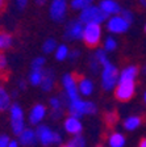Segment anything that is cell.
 Segmentation results:
<instances>
[{"label": "cell", "instance_id": "33", "mask_svg": "<svg viewBox=\"0 0 146 147\" xmlns=\"http://www.w3.org/2000/svg\"><path fill=\"white\" fill-rule=\"evenodd\" d=\"M5 68H7V58L5 55L0 53V72H3Z\"/></svg>", "mask_w": 146, "mask_h": 147}, {"label": "cell", "instance_id": "44", "mask_svg": "<svg viewBox=\"0 0 146 147\" xmlns=\"http://www.w3.org/2000/svg\"><path fill=\"white\" fill-rule=\"evenodd\" d=\"M143 97H145V102H146V92H145V95H143Z\"/></svg>", "mask_w": 146, "mask_h": 147}, {"label": "cell", "instance_id": "6", "mask_svg": "<svg viewBox=\"0 0 146 147\" xmlns=\"http://www.w3.org/2000/svg\"><path fill=\"white\" fill-rule=\"evenodd\" d=\"M11 126L15 135H20V133L25 129L24 112L18 104L11 105Z\"/></svg>", "mask_w": 146, "mask_h": 147}, {"label": "cell", "instance_id": "29", "mask_svg": "<svg viewBox=\"0 0 146 147\" xmlns=\"http://www.w3.org/2000/svg\"><path fill=\"white\" fill-rule=\"evenodd\" d=\"M94 58L97 61V63L104 66V64L108 63V58H107V54H105V50L104 49H99L96 50V53L94 54Z\"/></svg>", "mask_w": 146, "mask_h": 147}, {"label": "cell", "instance_id": "37", "mask_svg": "<svg viewBox=\"0 0 146 147\" xmlns=\"http://www.w3.org/2000/svg\"><path fill=\"white\" fill-rule=\"evenodd\" d=\"M78 57H79V51L78 50H73V51L69 53V58L70 59H76Z\"/></svg>", "mask_w": 146, "mask_h": 147}, {"label": "cell", "instance_id": "8", "mask_svg": "<svg viewBox=\"0 0 146 147\" xmlns=\"http://www.w3.org/2000/svg\"><path fill=\"white\" fill-rule=\"evenodd\" d=\"M49 13L53 21H63L67 13V0H52L49 7Z\"/></svg>", "mask_w": 146, "mask_h": 147}, {"label": "cell", "instance_id": "25", "mask_svg": "<svg viewBox=\"0 0 146 147\" xmlns=\"http://www.w3.org/2000/svg\"><path fill=\"white\" fill-rule=\"evenodd\" d=\"M92 3H94V0H71L70 7L75 11H82L86 7L91 5Z\"/></svg>", "mask_w": 146, "mask_h": 147}, {"label": "cell", "instance_id": "31", "mask_svg": "<svg viewBox=\"0 0 146 147\" xmlns=\"http://www.w3.org/2000/svg\"><path fill=\"white\" fill-rule=\"evenodd\" d=\"M120 13H121V16H122V17H124L128 22H130V24L133 22V20H134V15H133V12H132L130 9H122V11H121Z\"/></svg>", "mask_w": 146, "mask_h": 147}, {"label": "cell", "instance_id": "5", "mask_svg": "<svg viewBox=\"0 0 146 147\" xmlns=\"http://www.w3.org/2000/svg\"><path fill=\"white\" fill-rule=\"evenodd\" d=\"M37 139L40 141V143L42 146H50V144H57L61 142V135L57 131H53L52 129L49 126H45V125H41L37 127Z\"/></svg>", "mask_w": 146, "mask_h": 147}, {"label": "cell", "instance_id": "3", "mask_svg": "<svg viewBox=\"0 0 146 147\" xmlns=\"http://www.w3.org/2000/svg\"><path fill=\"white\" fill-rule=\"evenodd\" d=\"M120 74L115 64L108 63L103 66V72H101V87L104 91H112L119 82Z\"/></svg>", "mask_w": 146, "mask_h": 147}, {"label": "cell", "instance_id": "17", "mask_svg": "<svg viewBox=\"0 0 146 147\" xmlns=\"http://www.w3.org/2000/svg\"><path fill=\"white\" fill-rule=\"evenodd\" d=\"M78 91L82 93L83 96H90L94 91V83L87 78H80L78 80Z\"/></svg>", "mask_w": 146, "mask_h": 147}, {"label": "cell", "instance_id": "11", "mask_svg": "<svg viewBox=\"0 0 146 147\" xmlns=\"http://www.w3.org/2000/svg\"><path fill=\"white\" fill-rule=\"evenodd\" d=\"M83 30H84V24L80 20H73L67 24L65 37L67 40H82L83 38Z\"/></svg>", "mask_w": 146, "mask_h": 147}, {"label": "cell", "instance_id": "27", "mask_svg": "<svg viewBox=\"0 0 146 147\" xmlns=\"http://www.w3.org/2000/svg\"><path fill=\"white\" fill-rule=\"evenodd\" d=\"M55 49H57V42H55L54 38L46 40L42 45V51L45 53V54H50V53L55 51Z\"/></svg>", "mask_w": 146, "mask_h": 147}, {"label": "cell", "instance_id": "34", "mask_svg": "<svg viewBox=\"0 0 146 147\" xmlns=\"http://www.w3.org/2000/svg\"><path fill=\"white\" fill-rule=\"evenodd\" d=\"M9 142L11 141L8 135H0V147H8Z\"/></svg>", "mask_w": 146, "mask_h": 147}, {"label": "cell", "instance_id": "19", "mask_svg": "<svg viewBox=\"0 0 146 147\" xmlns=\"http://www.w3.org/2000/svg\"><path fill=\"white\" fill-rule=\"evenodd\" d=\"M8 108H11V96L7 89L0 84V112H4Z\"/></svg>", "mask_w": 146, "mask_h": 147}, {"label": "cell", "instance_id": "47", "mask_svg": "<svg viewBox=\"0 0 146 147\" xmlns=\"http://www.w3.org/2000/svg\"><path fill=\"white\" fill-rule=\"evenodd\" d=\"M145 74H146V67H145Z\"/></svg>", "mask_w": 146, "mask_h": 147}, {"label": "cell", "instance_id": "4", "mask_svg": "<svg viewBox=\"0 0 146 147\" xmlns=\"http://www.w3.org/2000/svg\"><path fill=\"white\" fill-rule=\"evenodd\" d=\"M83 41L88 47H95L100 43L101 40V26L100 24H84V30H83Z\"/></svg>", "mask_w": 146, "mask_h": 147}, {"label": "cell", "instance_id": "30", "mask_svg": "<svg viewBox=\"0 0 146 147\" xmlns=\"http://www.w3.org/2000/svg\"><path fill=\"white\" fill-rule=\"evenodd\" d=\"M116 49H117V41L113 37H108L104 42V50L105 51H113Z\"/></svg>", "mask_w": 146, "mask_h": 147}, {"label": "cell", "instance_id": "24", "mask_svg": "<svg viewBox=\"0 0 146 147\" xmlns=\"http://www.w3.org/2000/svg\"><path fill=\"white\" fill-rule=\"evenodd\" d=\"M13 43L12 36L7 32L0 30V51H4V50L9 49Z\"/></svg>", "mask_w": 146, "mask_h": 147}, {"label": "cell", "instance_id": "21", "mask_svg": "<svg viewBox=\"0 0 146 147\" xmlns=\"http://www.w3.org/2000/svg\"><path fill=\"white\" fill-rule=\"evenodd\" d=\"M43 72L45 71L42 68H32L31 74H29V83L32 86H40L43 78Z\"/></svg>", "mask_w": 146, "mask_h": 147}, {"label": "cell", "instance_id": "13", "mask_svg": "<svg viewBox=\"0 0 146 147\" xmlns=\"http://www.w3.org/2000/svg\"><path fill=\"white\" fill-rule=\"evenodd\" d=\"M99 7L101 8L104 13L107 16H113V15H119L121 12V7L116 0H101Z\"/></svg>", "mask_w": 146, "mask_h": 147}, {"label": "cell", "instance_id": "32", "mask_svg": "<svg viewBox=\"0 0 146 147\" xmlns=\"http://www.w3.org/2000/svg\"><path fill=\"white\" fill-rule=\"evenodd\" d=\"M43 64H45V58L38 57V58H36L32 62V68H42Z\"/></svg>", "mask_w": 146, "mask_h": 147}, {"label": "cell", "instance_id": "16", "mask_svg": "<svg viewBox=\"0 0 146 147\" xmlns=\"http://www.w3.org/2000/svg\"><path fill=\"white\" fill-rule=\"evenodd\" d=\"M50 107H52V118L58 119L63 116V100L59 97L50 98Z\"/></svg>", "mask_w": 146, "mask_h": 147}, {"label": "cell", "instance_id": "15", "mask_svg": "<svg viewBox=\"0 0 146 147\" xmlns=\"http://www.w3.org/2000/svg\"><path fill=\"white\" fill-rule=\"evenodd\" d=\"M65 129H66V131L69 133V134L76 135V134H80L83 126H82V122L79 121V118L70 116L65 121Z\"/></svg>", "mask_w": 146, "mask_h": 147}, {"label": "cell", "instance_id": "40", "mask_svg": "<svg viewBox=\"0 0 146 147\" xmlns=\"http://www.w3.org/2000/svg\"><path fill=\"white\" fill-rule=\"evenodd\" d=\"M138 3H140V5L142 7V8L146 9V0H138Z\"/></svg>", "mask_w": 146, "mask_h": 147}, {"label": "cell", "instance_id": "2", "mask_svg": "<svg viewBox=\"0 0 146 147\" xmlns=\"http://www.w3.org/2000/svg\"><path fill=\"white\" fill-rule=\"evenodd\" d=\"M108 16L101 11V8L99 5H91L86 7L84 9L80 11L79 15V20L83 22V24H90V22H95V24H101L107 20Z\"/></svg>", "mask_w": 146, "mask_h": 147}, {"label": "cell", "instance_id": "28", "mask_svg": "<svg viewBox=\"0 0 146 147\" xmlns=\"http://www.w3.org/2000/svg\"><path fill=\"white\" fill-rule=\"evenodd\" d=\"M70 147H86V139L84 137H82L80 134H76L73 137L70 142H69Z\"/></svg>", "mask_w": 146, "mask_h": 147}, {"label": "cell", "instance_id": "26", "mask_svg": "<svg viewBox=\"0 0 146 147\" xmlns=\"http://www.w3.org/2000/svg\"><path fill=\"white\" fill-rule=\"evenodd\" d=\"M69 47L66 45H59L55 49V58L57 61H65L66 58H69Z\"/></svg>", "mask_w": 146, "mask_h": 147}, {"label": "cell", "instance_id": "12", "mask_svg": "<svg viewBox=\"0 0 146 147\" xmlns=\"http://www.w3.org/2000/svg\"><path fill=\"white\" fill-rule=\"evenodd\" d=\"M45 116H46V107L42 104H37L29 112V122L32 125H38L45 118Z\"/></svg>", "mask_w": 146, "mask_h": 147}, {"label": "cell", "instance_id": "9", "mask_svg": "<svg viewBox=\"0 0 146 147\" xmlns=\"http://www.w3.org/2000/svg\"><path fill=\"white\" fill-rule=\"evenodd\" d=\"M134 80H119V86L116 88V98L120 101H128L134 95Z\"/></svg>", "mask_w": 146, "mask_h": 147}, {"label": "cell", "instance_id": "43", "mask_svg": "<svg viewBox=\"0 0 146 147\" xmlns=\"http://www.w3.org/2000/svg\"><path fill=\"white\" fill-rule=\"evenodd\" d=\"M18 86H20V88L21 89H25V82H20L18 83Z\"/></svg>", "mask_w": 146, "mask_h": 147}, {"label": "cell", "instance_id": "35", "mask_svg": "<svg viewBox=\"0 0 146 147\" xmlns=\"http://www.w3.org/2000/svg\"><path fill=\"white\" fill-rule=\"evenodd\" d=\"M107 121L109 123H115L116 121H117V116H116L115 113H112V114H107Z\"/></svg>", "mask_w": 146, "mask_h": 147}, {"label": "cell", "instance_id": "10", "mask_svg": "<svg viewBox=\"0 0 146 147\" xmlns=\"http://www.w3.org/2000/svg\"><path fill=\"white\" fill-rule=\"evenodd\" d=\"M62 86L65 88V93H66L69 101L74 100V98H78V79L75 78V75H71V74H66L63 78H62Z\"/></svg>", "mask_w": 146, "mask_h": 147}, {"label": "cell", "instance_id": "38", "mask_svg": "<svg viewBox=\"0 0 146 147\" xmlns=\"http://www.w3.org/2000/svg\"><path fill=\"white\" fill-rule=\"evenodd\" d=\"M8 147H18V143L16 141H11L8 144Z\"/></svg>", "mask_w": 146, "mask_h": 147}, {"label": "cell", "instance_id": "46", "mask_svg": "<svg viewBox=\"0 0 146 147\" xmlns=\"http://www.w3.org/2000/svg\"><path fill=\"white\" fill-rule=\"evenodd\" d=\"M145 32H146V24H145Z\"/></svg>", "mask_w": 146, "mask_h": 147}, {"label": "cell", "instance_id": "18", "mask_svg": "<svg viewBox=\"0 0 146 147\" xmlns=\"http://www.w3.org/2000/svg\"><path fill=\"white\" fill-rule=\"evenodd\" d=\"M40 86L42 88V91H45V92L52 91L53 87H54V74H53V71L48 70L43 72V78H42V82H41Z\"/></svg>", "mask_w": 146, "mask_h": 147}, {"label": "cell", "instance_id": "23", "mask_svg": "<svg viewBox=\"0 0 146 147\" xmlns=\"http://www.w3.org/2000/svg\"><path fill=\"white\" fill-rule=\"evenodd\" d=\"M141 122H142V118L140 116H130L129 118L125 119L124 127L126 130H129V131H133V130H136L141 125Z\"/></svg>", "mask_w": 146, "mask_h": 147}, {"label": "cell", "instance_id": "7", "mask_svg": "<svg viewBox=\"0 0 146 147\" xmlns=\"http://www.w3.org/2000/svg\"><path fill=\"white\" fill-rule=\"evenodd\" d=\"M129 26H130V22L126 21L120 13L111 16V18H108V22H107V29L113 34L125 33V32H128Z\"/></svg>", "mask_w": 146, "mask_h": 147}, {"label": "cell", "instance_id": "42", "mask_svg": "<svg viewBox=\"0 0 146 147\" xmlns=\"http://www.w3.org/2000/svg\"><path fill=\"white\" fill-rule=\"evenodd\" d=\"M4 5H5V0H0V11L4 8Z\"/></svg>", "mask_w": 146, "mask_h": 147}, {"label": "cell", "instance_id": "14", "mask_svg": "<svg viewBox=\"0 0 146 147\" xmlns=\"http://www.w3.org/2000/svg\"><path fill=\"white\" fill-rule=\"evenodd\" d=\"M18 142L25 147H32L36 144L37 142V134L36 131H33L32 129H26L25 127L20 135H18Z\"/></svg>", "mask_w": 146, "mask_h": 147}, {"label": "cell", "instance_id": "39", "mask_svg": "<svg viewBox=\"0 0 146 147\" xmlns=\"http://www.w3.org/2000/svg\"><path fill=\"white\" fill-rule=\"evenodd\" d=\"M46 1H48V0H36V4L37 5H43Z\"/></svg>", "mask_w": 146, "mask_h": 147}, {"label": "cell", "instance_id": "41", "mask_svg": "<svg viewBox=\"0 0 146 147\" xmlns=\"http://www.w3.org/2000/svg\"><path fill=\"white\" fill-rule=\"evenodd\" d=\"M138 147H146V138H143L142 141L140 142V146Z\"/></svg>", "mask_w": 146, "mask_h": 147}, {"label": "cell", "instance_id": "1", "mask_svg": "<svg viewBox=\"0 0 146 147\" xmlns=\"http://www.w3.org/2000/svg\"><path fill=\"white\" fill-rule=\"evenodd\" d=\"M67 108L70 112V116L80 118L84 114H95L96 113V105L91 101H83L79 97L70 100L67 102Z\"/></svg>", "mask_w": 146, "mask_h": 147}, {"label": "cell", "instance_id": "20", "mask_svg": "<svg viewBox=\"0 0 146 147\" xmlns=\"http://www.w3.org/2000/svg\"><path fill=\"white\" fill-rule=\"evenodd\" d=\"M137 75H138V67H136V66H129V67H125L124 70L121 71L119 80H134Z\"/></svg>", "mask_w": 146, "mask_h": 147}, {"label": "cell", "instance_id": "48", "mask_svg": "<svg viewBox=\"0 0 146 147\" xmlns=\"http://www.w3.org/2000/svg\"><path fill=\"white\" fill-rule=\"evenodd\" d=\"M99 147H101V146H99Z\"/></svg>", "mask_w": 146, "mask_h": 147}, {"label": "cell", "instance_id": "45", "mask_svg": "<svg viewBox=\"0 0 146 147\" xmlns=\"http://www.w3.org/2000/svg\"><path fill=\"white\" fill-rule=\"evenodd\" d=\"M62 147H70V146H69V144H67V146H62Z\"/></svg>", "mask_w": 146, "mask_h": 147}, {"label": "cell", "instance_id": "36", "mask_svg": "<svg viewBox=\"0 0 146 147\" xmlns=\"http://www.w3.org/2000/svg\"><path fill=\"white\" fill-rule=\"evenodd\" d=\"M28 1H29V0H16V4H17V7L20 9H22V8H25V7H26Z\"/></svg>", "mask_w": 146, "mask_h": 147}, {"label": "cell", "instance_id": "22", "mask_svg": "<svg viewBox=\"0 0 146 147\" xmlns=\"http://www.w3.org/2000/svg\"><path fill=\"white\" fill-rule=\"evenodd\" d=\"M108 142H109L111 147H124L125 146V137L121 133H112L108 138Z\"/></svg>", "mask_w": 146, "mask_h": 147}]
</instances>
